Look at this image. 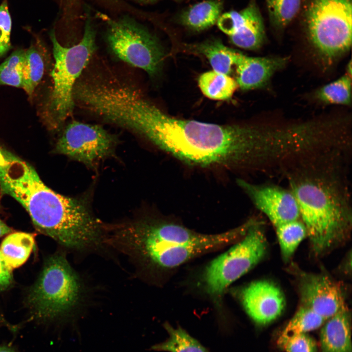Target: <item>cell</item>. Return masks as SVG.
Instances as JSON below:
<instances>
[{
    "label": "cell",
    "mask_w": 352,
    "mask_h": 352,
    "mask_svg": "<svg viewBox=\"0 0 352 352\" xmlns=\"http://www.w3.org/2000/svg\"><path fill=\"white\" fill-rule=\"evenodd\" d=\"M123 128L191 166L258 170L268 149L262 125H220L171 116L142 95L131 99Z\"/></svg>",
    "instance_id": "1"
},
{
    "label": "cell",
    "mask_w": 352,
    "mask_h": 352,
    "mask_svg": "<svg viewBox=\"0 0 352 352\" xmlns=\"http://www.w3.org/2000/svg\"><path fill=\"white\" fill-rule=\"evenodd\" d=\"M347 153L337 149L316 152L280 169L316 255L343 242L351 229V200L344 165Z\"/></svg>",
    "instance_id": "2"
},
{
    "label": "cell",
    "mask_w": 352,
    "mask_h": 352,
    "mask_svg": "<svg viewBox=\"0 0 352 352\" xmlns=\"http://www.w3.org/2000/svg\"><path fill=\"white\" fill-rule=\"evenodd\" d=\"M0 189L22 206L39 232L63 246L83 251L101 245L105 223L94 214L89 199L53 191L31 165L0 145Z\"/></svg>",
    "instance_id": "3"
},
{
    "label": "cell",
    "mask_w": 352,
    "mask_h": 352,
    "mask_svg": "<svg viewBox=\"0 0 352 352\" xmlns=\"http://www.w3.org/2000/svg\"><path fill=\"white\" fill-rule=\"evenodd\" d=\"M246 231L243 224L223 233L205 234L175 223L140 217L110 226L106 242L138 268L168 269L235 242Z\"/></svg>",
    "instance_id": "4"
},
{
    "label": "cell",
    "mask_w": 352,
    "mask_h": 352,
    "mask_svg": "<svg viewBox=\"0 0 352 352\" xmlns=\"http://www.w3.org/2000/svg\"><path fill=\"white\" fill-rule=\"evenodd\" d=\"M86 20L82 39L70 47L62 45L54 31L49 34L54 59L51 73L53 86L42 118L51 131L59 130L72 115L75 86L96 49L94 25L89 17Z\"/></svg>",
    "instance_id": "5"
},
{
    "label": "cell",
    "mask_w": 352,
    "mask_h": 352,
    "mask_svg": "<svg viewBox=\"0 0 352 352\" xmlns=\"http://www.w3.org/2000/svg\"><path fill=\"white\" fill-rule=\"evenodd\" d=\"M84 297L81 280L65 255L50 257L30 290L27 305L35 317L51 321L75 318Z\"/></svg>",
    "instance_id": "6"
},
{
    "label": "cell",
    "mask_w": 352,
    "mask_h": 352,
    "mask_svg": "<svg viewBox=\"0 0 352 352\" xmlns=\"http://www.w3.org/2000/svg\"><path fill=\"white\" fill-rule=\"evenodd\" d=\"M305 15L308 38L323 64H332L349 50L352 0H310Z\"/></svg>",
    "instance_id": "7"
},
{
    "label": "cell",
    "mask_w": 352,
    "mask_h": 352,
    "mask_svg": "<svg viewBox=\"0 0 352 352\" xmlns=\"http://www.w3.org/2000/svg\"><path fill=\"white\" fill-rule=\"evenodd\" d=\"M98 14L107 23L106 42L115 56L151 77L159 74L165 53L155 36L129 17L115 20L105 14Z\"/></svg>",
    "instance_id": "8"
},
{
    "label": "cell",
    "mask_w": 352,
    "mask_h": 352,
    "mask_svg": "<svg viewBox=\"0 0 352 352\" xmlns=\"http://www.w3.org/2000/svg\"><path fill=\"white\" fill-rule=\"evenodd\" d=\"M257 221L239 241L207 266L203 282L207 292L218 297L233 282L256 265L265 255L267 242Z\"/></svg>",
    "instance_id": "9"
},
{
    "label": "cell",
    "mask_w": 352,
    "mask_h": 352,
    "mask_svg": "<svg viewBox=\"0 0 352 352\" xmlns=\"http://www.w3.org/2000/svg\"><path fill=\"white\" fill-rule=\"evenodd\" d=\"M118 142L101 126L74 120L64 128L55 152L93 169L101 160L114 156Z\"/></svg>",
    "instance_id": "10"
},
{
    "label": "cell",
    "mask_w": 352,
    "mask_h": 352,
    "mask_svg": "<svg viewBox=\"0 0 352 352\" xmlns=\"http://www.w3.org/2000/svg\"><path fill=\"white\" fill-rule=\"evenodd\" d=\"M298 288L301 305L326 320L346 308L340 286L328 276L298 270Z\"/></svg>",
    "instance_id": "11"
},
{
    "label": "cell",
    "mask_w": 352,
    "mask_h": 352,
    "mask_svg": "<svg viewBox=\"0 0 352 352\" xmlns=\"http://www.w3.org/2000/svg\"><path fill=\"white\" fill-rule=\"evenodd\" d=\"M237 183L275 227L300 219L297 203L288 189L274 184H254L240 178Z\"/></svg>",
    "instance_id": "12"
},
{
    "label": "cell",
    "mask_w": 352,
    "mask_h": 352,
    "mask_svg": "<svg viewBox=\"0 0 352 352\" xmlns=\"http://www.w3.org/2000/svg\"><path fill=\"white\" fill-rule=\"evenodd\" d=\"M217 23L234 45L243 49H258L265 40L263 18L254 0L239 11L221 14Z\"/></svg>",
    "instance_id": "13"
},
{
    "label": "cell",
    "mask_w": 352,
    "mask_h": 352,
    "mask_svg": "<svg viewBox=\"0 0 352 352\" xmlns=\"http://www.w3.org/2000/svg\"><path fill=\"white\" fill-rule=\"evenodd\" d=\"M241 299L247 314L259 325H266L276 319L286 305L280 288L265 280L252 282L244 287Z\"/></svg>",
    "instance_id": "14"
},
{
    "label": "cell",
    "mask_w": 352,
    "mask_h": 352,
    "mask_svg": "<svg viewBox=\"0 0 352 352\" xmlns=\"http://www.w3.org/2000/svg\"><path fill=\"white\" fill-rule=\"evenodd\" d=\"M287 60L282 57H250L240 52L235 65L238 88L249 90L263 87Z\"/></svg>",
    "instance_id": "15"
},
{
    "label": "cell",
    "mask_w": 352,
    "mask_h": 352,
    "mask_svg": "<svg viewBox=\"0 0 352 352\" xmlns=\"http://www.w3.org/2000/svg\"><path fill=\"white\" fill-rule=\"evenodd\" d=\"M328 320L320 332L321 352H352L351 319L347 308Z\"/></svg>",
    "instance_id": "16"
},
{
    "label": "cell",
    "mask_w": 352,
    "mask_h": 352,
    "mask_svg": "<svg viewBox=\"0 0 352 352\" xmlns=\"http://www.w3.org/2000/svg\"><path fill=\"white\" fill-rule=\"evenodd\" d=\"M195 53L205 56L213 70L230 76L240 51L224 45L219 39L205 41L190 47Z\"/></svg>",
    "instance_id": "17"
},
{
    "label": "cell",
    "mask_w": 352,
    "mask_h": 352,
    "mask_svg": "<svg viewBox=\"0 0 352 352\" xmlns=\"http://www.w3.org/2000/svg\"><path fill=\"white\" fill-rule=\"evenodd\" d=\"M222 9L221 0L203 1L195 4L182 12L180 22L192 30H204L217 23Z\"/></svg>",
    "instance_id": "18"
},
{
    "label": "cell",
    "mask_w": 352,
    "mask_h": 352,
    "mask_svg": "<svg viewBox=\"0 0 352 352\" xmlns=\"http://www.w3.org/2000/svg\"><path fill=\"white\" fill-rule=\"evenodd\" d=\"M34 242V235L28 233L12 232L5 238L1 243L0 252L10 269L17 268L26 261Z\"/></svg>",
    "instance_id": "19"
},
{
    "label": "cell",
    "mask_w": 352,
    "mask_h": 352,
    "mask_svg": "<svg viewBox=\"0 0 352 352\" xmlns=\"http://www.w3.org/2000/svg\"><path fill=\"white\" fill-rule=\"evenodd\" d=\"M198 84L206 97L215 100L230 99L238 88L236 80L230 76L214 70L201 74Z\"/></svg>",
    "instance_id": "20"
},
{
    "label": "cell",
    "mask_w": 352,
    "mask_h": 352,
    "mask_svg": "<svg viewBox=\"0 0 352 352\" xmlns=\"http://www.w3.org/2000/svg\"><path fill=\"white\" fill-rule=\"evenodd\" d=\"M44 52L39 46H31L25 50L22 69V88L31 97L44 74L45 66Z\"/></svg>",
    "instance_id": "21"
},
{
    "label": "cell",
    "mask_w": 352,
    "mask_h": 352,
    "mask_svg": "<svg viewBox=\"0 0 352 352\" xmlns=\"http://www.w3.org/2000/svg\"><path fill=\"white\" fill-rule=\"evenodd\" d=\"M164 327L169 337L163 342L152 346L150 350L168 352H208L197 340L180 327L174 328L166 322Z\"/></svg>",
    "instance_id": "22"
},
{
    "label": "cell",
    "mask_w": 352,
    "mask_h": 352,
    "mask_svg": "<svg viewBox=\"0 0 352 352\" xmlns=\"http://www.w3.org/2000/svg\"><path fill=\"white\" fill-rule=\"evenodd\" d=\"M275 228L282 256L287 260L307 236L306 227L298 219L280 224Z\"/></svg>",
    "instance_id": "23"
},
{
    "label": "cell",
    "mask_w": 352,
    "mask_h": 352,
    "mask_svg": "<svg viewBox=\"0 0 352 352\" xmlns=\"http://www.w3.org/2000/svg\"><path fill=\"white\" fill-rule=\"evenodd\" d=\"M351 76L346 74L318 89L316 97L326 104L349 106L351 103Z\"/></svg>",
    "instance_id": "24"
},
{
    "label": "cell",
    "mask_w": 352,
    "mask_h": 352,
    "mask_svg": "<svg viewBox=\"0 0 352 352\" xmlns=\"http://www.w3.org/2000/svg\"><path fill=\"white\" fill-rule=\"evenodd\" d=\"M326 320L309 308L301 305L287 324L279 337L306 333L320 327Z\"/></svg>",
    "instance_id": "25"
},
{
    "label": "cell",
    "mask_w": 352,
    "mask_h": 352,
    "mask_svg": "<svg viewBox=\"0 0 352 352\" xmlns=\"http://www.w3.org/2000/svg\"><path fill=\"white\" fill-rule=\"evenodd\" d=\"M24 53V50H17L0 65V85L22 88Z\"/></svg>",
    "instance_id": "26"
},
{
    "label": "cell",
    "mask_w": 352,
    "mask_h": 352,
    "mask_svg": "<svg viewBox=\"0 0 352 352\" xmlns=\"http://www.w3.org/2000/svg\"><path fill=\"white\" fill-rule=\"evenodd\" d=\"M271 21L279 28H284L295 18L300 8L301 0H266Z\"/></svg>",
    "instance_id": "27"
},
{
    "label": "cell",
    "mask_w": 352,
    "mask_h": 352,
    "mask_svg": "<svg viewBox=\"0 0 352 352\" xmlns=\"http://www.w3.org/2000/svg\"><path fill=\"white\" fill-rule=\"evenodd\" d=\"M278 344L286 352H316L317 349L314 339L306 333L279 337Z\"/></svg>",
    "instance_id": "28"
},
{
    "label": "cell",
    "mask_w": 352,
    "mask_h": 352,
    "mask_svg": "<svg viewBox=\"0 0 352 352\" xmlns=\"http://www.w3.org/2000/svg\"><path fill=\"white\" fill-rule=\"evenodd\" d=\"M12 22L6 0L0 5V58L11 48L10 34Z\"/></svg>",
    "instance_id": "29"
},
{
    "label": "cell",
    "mask_w": 352,
    "mask_h": 352,
    "mask_svg": "<svg viewBox=\"0 0 352 352\" xmlns=\"http://www.w3.org/2000/svg\"><path fill=\"white\" fill-rule=\"evenodd\" d=\"M12 269L5 263L0 252V291L7 288L12 283Z\"/></svg>",
    "instance_id": "30"
},
{
    "label": "cell",
    "mask_w": 352,
    "mask_h": 352,
    "mask_svg": "<svg viewBox=\"0 0 352 352\" xmlns=\"http://www.w3.org/2000/svg\"><path fill=\"white\" fill-rule=\"evenodd\" d=\"M13 232L12 228L0 219V237Z\"/></svg>",
    "instance_id": "31"
},
{
    "label": "cell",
    "mask_w": 352,
    "mask_h": 352,
    "mask_svg": "<svg viewBox=\"0 0 352 352\" xmlns=\"http://www.w3.org/2000/svg\"><path fill=\"white\" fill-rule=\"evenodd\" d=\"M0 352H17L14 348L7 346L2 345L0 346Z\"/></svg>",
    "instance_id": "32"
},
{
    "label": "cell",
    "mask_w": 352,
    "mask_h": 352,
    "mask_svg": "<svg viewBox=\"0 0 352 352\" xmlns=\"http://www.w3.org/2000/svg\"><path fill=\"white\" fill-rule=\"evenodd\" d=\"M136 2L142 3H150L154 2L159 0H133Z\"/></svg>",
    "instance_id": "33"
},
{
    "label": "cell",
    "mask_w": 352,
    "mask_h": 352,
    "mask_svg": "<svg viewBox=\"0 0 352 352\" xmlns=\"http://www.w3.org/2000/svg\"></svg>",
    "instance_id": "34"
}]
</instances>
